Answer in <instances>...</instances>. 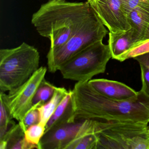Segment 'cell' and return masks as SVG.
<instances>
[{"mask_svg": "<svg viewBox=\"0 0 149 149\" xmlns=\"http://www.w3.org/2000/svg\"><path fill=\"white\" fill-rule=\"evenodd\" d=\"M123 10L127 17L129 14L139 5L142 0H120Z\"/></svg>", "mask_w": 149, "mask_h": 149, "instance_id": "obj_21", "label": "cell"}, {"mask_svg": "<svg viewBox=\"0 0 149 149\" xmlns=\"http://www.w3.org/2000/svg\"><path fill=\"white\" fill-rule=\"evenodd\" d=\"M48 69L40 67L26 82L8 91L0 92V100L6 106L11 117L20 123L33 106L36 91L45 79Z\"/></svg>", "mask_w": 149, "mask_h": 149, "instance_id": "obj_7", "label": "cell"}, {"mask_svg": "<svg viewBox=\"0 0 149 149\" xmlns=\"http://www.w3.org/2000/svg\"><path fill=\"white\" fill-rule=\"evenodd\" d=\"M68 92L69 91L65 88L56 87L51 98L42 106L37 109L40 114L39 123L46 126L59 104Z\"/></svg>", "mask_w": 149, "mask_h": 149, "instance_id": "obj_14", "label": "cell"}, {"mask_svg": "<svg viewBox=\"0 0 149 149\" xmlns=\"http://www.w3.org/2000/svg\"></svg>", "mask_w": 149, "mask_h": 149, "instance_id": "obj_24", "label": "cell"}, {"mask_svg": "<svg viewBox=\"0 0 149 149\" xmlns=\"http://www.w3.org/2000/svg\"><path fill=\"white\" fill-rule=\"evenodd\" d=\"M128 19L136 43L143 38L149 25V0H142L129 14Z\"/></svg>", "mask_w": 149, "mask_h": 149, "instance_id": "obj_11", "label": "cell"}, {"mask_svg": "<svg viewBox=\"0 0 149 149\" xmlns=\"http://www.w3.org/2000/svg\"><path fill=\"white\" fill-rule=\"evenodd\" d=\"M148 40H149V25L148 27H147L146 31H145V33L143 38H142V39L139 42L136 43L134 46L141 43V42H144Z\"/></svg>", "mask_w": 149, "mask_h": 149, "instance_id": "obj_23", "label": "cell"}, {"mask_svg": "<svg viewBox=\"0 0 149 149\" xmlns=\"http://www.w3.org/2000/svg\"><path fill=\"white\" fill-rule=\"evenodd\" d=\"M40 54L33 46L23 42L0 50V92L19 87L40 68Z\"/></svg>", "mask_w": 149, "mask_h": 149, "instance_id": "obj_3", "label": "cell"}, {"mask_svg": "<svg viewBox=\"0 0 149 149\" xmlns=\"http://www.w3.org/2000/svg\"><path fill=\"white\" fill-rule=\"evenodd\" d=\"M72 91L70 121L142 122L149 124V97L139 91L138 97L118 101L100 94L88 82H77Z\"/></svg>", "mask_w": 149, "mask_h": 149, "instance_id": "obj_1", "label": "cell"}, {"mask_svg": "<svg viewBox=\"0 0 149 149\" xmlns=\"http://www.w3.org/2000/svg\"><path fill=\"white\" fill-rule=\"evenodd\" d=\"M56 86L44 79L36 91L33 98V107L36 109L46 103L54 95Z\"/></svg>", "mask_w": 149, "mask_h": 149, "instance_id": "obj_15", "label": "cell"}, {"mask_svg": "<svg viewBox=\"0 0 149 149\" xmlns=\"http://www.w3.org/2000/svg\"><path fill=\"white\" fill-rule=\"evenodd\" d=\"M87 1L109 32L118 33L131 28L120 0H90Z\"/></svg>", "mask_w": 149, "mask_h": 149, "instance_id": "obj_8", "label": "cell"}, {"mask_svg": "<svg viewBox=\"0 0 149 149\" xmlns=\"http://www.w3.org/2000/svg\"><path fill=\"white\" fill-rule=\"evenodd\" d=\"M136 42L132 28L126 32L118 33L109 32L108 45L112 59L117 60L120 56L131 48Z\"/></svg>", "mask_w": 149, "mask_h": 149, "instance_id": "obj_12", "label": "cell"}, {"mask_svg": "<svg viewBox=\"0 0 149 149\" xmlns=\"http://www.w3.org/2000/svg\"><path fill=\"white\" fill-rule=\"evenodd\" d=\"M112 58L109 45L102 41L90 45L64 63L59 68L64 79L88 82L95 76L103 74Z\"/></svg>", "mask_w": 149, "mask_h": 149, "instance_id": "obj_6", "label": "cell"}, {"mask_svg": "<svg viewBox=\"0 0 149 149\" xmlns=\"http://www.w3.org/2000/svg\"><path fill=\"white\" fill-rule=\"evenodd\" d=\"M88 2L49 0L32 15L38 33L50 40V48L64 45L94 12Z\"/></svg>", "mask_w": 149, "mask_h": 149, "instance_id": "obj_2", "label": "cell"}, {"mask_svg": "<svg viewBox=\"0 0 149 149\" xmlns=\"http://www.w3.org/2000/svg\"><path fill=\"white\" fill-rule=\"evenodd\" d=\"M139 63H143L149 66V53L139 56L134 58Z\"/></svg>", "mask_w": 149, "mask_h": 149, "instance_id": "obj_22", "label": "cell"}, {"mask_svg": "<svg viewBox=\"0 0 149 149\" xmlns=\"http://www.w3.org/2000/svg\"><path fill=\"white\" fill-rule=\"evenodd\" d=\"M46 130V126L39 123L28 128L25 132L24 136L27 142L31 144L38 146Z\"/></svg>", "mask_w": 149, "mask_h": 149, "instance_id": "obj_16", "label": "cell"}, {"mask_svg": "<svg viewBox=\"0 0 149 149\" xmlns=\"http://www.w3.org/2000/svg\"><path fill=\"white\" fill-rule=\"evenodd\" d=\"M108 30L95 11L61 47L50 48L47 56L48 70L55 73L62 65L75 55L91 44L100 41Z\"/></svg>", "mask_w": 149, "mask_h": 149, "instance_id": "obj_5", "label": "cell"}, {"mask_svg": "<svg viewBox=\"0 0 149 149\" xmlns=\"http://www.w3.org/2000/svg\"><path fill=\"white\" fill-rule=\"evenodd\" d=\"M89 84L104 96L118 101H129L137 98L139 91H136L125 84L106 79H91Z\"/></svg>", "mask_w": 149, "mask_h": 149, "instance_id": "obj_10", "label": "cell"}, {"mask_svg": "<svg viewBox=\"0 0 149 149\" xmlns=\"http://www.w3.org/2000/svg\"><path fill=\"white\" fill-rule=\"evenodd\" d=\"M149 124L96 121L97 149H149Z\"/></svg>", "mask_w": 149, "mask_h": 149, "instance_id": "obj_4", "label": "cell"}, {"mask_svg": "<svg viewBox=\"0 0 149 149\" xmlns=\"http://www.w3.org/2000/svg\"><path fill=\"white\" fill-rule=\"evenodd\" d=\"M40 122V114L35 107L32 106L29 111L24 117L23 120L19 123L24 132L30 126L39 123Z\"/></svg>", "mask_w": 149, "mask_h": 149, "instance_id": "obj_19", "label": "cell"}, {"mask_svg": "<svg viewBox=\"0 0 149 149\" xmlns=\"http://www.w3.org/2000/svg\"><path fill=\"white\" fill-rule=\"evenodd\" d=\"M141 70L142 88L140 91L149 97V66L139 63Z\"/></svg>", "mask_w": 149, "mask_h": 149, "instance_id": "obj_20", "label": "cell"}, {"mask_svg": "<svg viewBox=\"0 0 149 149\" xmlns=\"http://www.w3.org/2000/svg\"><path fill=\"white\" fill-rule=\"evenodd\" d=\"M72 115V91L69 90L47 123L45 132L56 125L70 122Z\"/></svg>", "mask_w": 149, "mask_h": 149, "instance_id": "obj_13", "label": "cell"}, {"mask_svg": "<svg viewBox=\"0 0 149 149\" xmlns=\"http://www.w3.org/2000/svg\"><path fill=\"white\" fill-rule=\"evenodd\" d=\"M149 53V40L141 42L132 47L124 54L120 56L117 61L120 62L124 61L128 59L133 58L137 56Z\"/></svg>", "mask_w": 149, "mask_h": 149, "instance_id": "obj_17", "label": "cell"}, {"mask_svg": "<svg viewBox=\"0 0 149 149\" xmlns=\"http://www.w3.org/2000/svg\"><path fill=\"white\" fill-rule=\"evenodd\" d=\"M0 112V138H1L8 130L16 123L12 120L13 118L9 115L6 106L1 101Z\"/></svg>", "mask_w": 149, "mask_h": 149, "instance_id": "obj_18", "label": "cell"}, {"mask_svg": "<svg viewBox=\"0 0 149 149\" xmlns=\"http://www.w3.org/2000/svg\"><path fill=\"white\" fill-rule=\"evenodd\" d=\"M84 119L68 122L46 132L39 145V149H66L79 132Z\"/></svg>", "mask_w": 149, "mask_h": 149, "instance_id": "obj_9", "label": "cell"}]
</instances>
